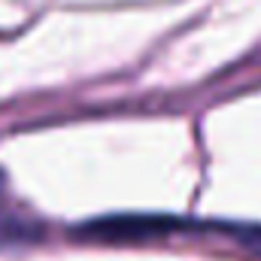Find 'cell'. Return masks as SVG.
<instances>
[{"label":"cell","mask_w":261,"mask_h":261,"mask_svg":"<svg viewBox=\"0 0 261 261\" xmlns=\"http://www.w3.org/2000/svg\"><path fill=\"white\" fill-rule=\"evenodd\" d=\"M40 237H43V225L21 210L6 179L0 176V246H28L37 243Z\"/></svg>","instance_id":"obj_1"}]
</instances>
